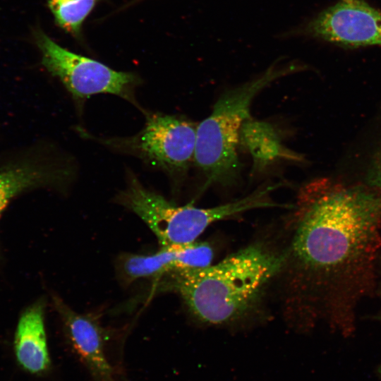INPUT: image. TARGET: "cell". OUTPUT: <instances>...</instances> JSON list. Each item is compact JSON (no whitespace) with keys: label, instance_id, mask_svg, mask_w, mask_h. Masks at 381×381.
I'll use <instances>...</instances> for the list:
<instances>
[{"label":"cell","instance_id":"1","mask_svg":"<svg viewBox=\"0 0 381 381\" xmlns=\"http://www.w3.org/2000/svg\"><path fill=\"white\" fill-rule=\"evenodd\" d=\"M292 242L318 316L343 333L375 282L381 254V191L369 183L315 180L299 193Z\"/></svg>","mask_w":381,"mask_h":381},{"label":"cell","instance_id":"2","mask_svg":"<svg viewBox=\"0 0 381 381\" xmlns=\"http://www.w3.org/2000/svg\"><path fill=\"white\" fill-rule=\"evenodd\" d=\"M284 262V256L253 244L217 264L169 273V285L198 320L229 323L253 307Z\"/></svg>","mask_w":381,"mask_h":381},{"label":"cell","instance_id":"3","mask_svg":"<svg viewBox=\"0 0 381 381\" xmlns=\"http://www.w3.org/2000/svg\"><path fill=\"white\" fill-rule=\"evenodd\" d=\"M296 64H273L256 78L225 91L211 114L197 126L194 161L205 179L203 188L230 186L239 178L241 164L237 148L243 123L251 118L257 95L274 80L297 71Z\"/></svg>","mask_w":381,"mask_h":381},{"label":"cell","instance_id":"4","mask_svg":"<svg viewBox=\"0 0 381 381\" xmlns=\"http://www.w3.org/2000/svg\"><path fill=\"white\" fill-rule=\"evenodd\" d=\"M144 113L145 123L137 134L98 140L115 151L141 159L171 178L183 176L194 160L197 126L178 116Z\"/></svg>","mask_w":381,"mask_h":381},{"label":"cell","instance_id":"5","mask_svg":"<svg viewBox=\"0 0 381 381\" xmlns=\"http://www.w3.org/2000/svg\"><path fill=\"white\" fill-rule=\"evenodd\" d=\"M42 64L58 78L77 102L96 94H111L138 107L135 87L140 79L135 73L117 71L105 64L75 54L54 42L43 32L37 33Z\"/></svg>","mask_w":381,"mask_h":381},{"label":"cell","instance_id":"6","mask_svg":"<svg viewBox=\"0 0 381 381\" xmlns=\"http://www.w3.org/2000/svg\"><path fill=\"white\" fill-rule=\"evenodd\" d=\"M305 30L314 37L341 47H381V11L362 0H338Z\"/></svg>","mask_w":381,"mask_h":381},{"label":"cell","instance_id":"7","mask_svg":"<svg viewBox=\"0 0 381 381\" xmlns=\"http://www.w3.org/2000/svg\"><path fill=\"white\" fill-rule=\"evenodd\" d=\"M67 338L76 354L97 381H116L104 352V329L91 315L80 314L53 296Z\"/></svg>","mask_w":381,"mask_h":381},{"label":"cell","instance_id":"8","mask_svg":"<svg viewBox=\"0 0 381 381\" xmlns=\"http://www.w3.org/2000/svg\"><path fill=\"white\" fill-rule=\"evenodd\" d=\"M75 176L70 159L61 162H30L0 169V217L10 201L30 188L52 186L66 188Z\"/></svg>","mask_w":381,"mask_h":381},{"label":"cell","instance_id":"9","mask_svg":"<svg viewBox=\"0 0 381 381\" xmlns=\"http://www.w3.org/2000/svg\"><path fill=\"white\" fill-rule=\"evenodd\" d=\"M43 299L35 301L21 313L14 336V351L17 361L26 371L39 374L50 366L44 327Z\"/></svg>","mask_w":381,"mask_h":381},{"label":"cell","instance_id":"10","mask_svg":"<svg viewBox=\"0 0 381 381\" xmlns=\"http://www.w3.org/2000/svg\"><path fill=\"white\" fill-rule=\"evenodd\" d=\"M240 144L251 155L255 171H262L279 160L302 162L303 159L301 155L282 144L272 125L252 118L242 125Z\"/></svg>","mask_w":381,"mask_h":381},{"label":"cell","instance_id":"11","mask_svg":"<svg viewBox=\"0 0 381 381\" xmlns=\"http://www.w3.org/2000/svg\"><path fill=\"white\" fill-rule=\"evenodd\" d=\"M116 265L119 276L126 284L141 278L161 277L179 270V246L162 248L151 255L124 254Z\"/></svg>","mask_w":381,"mask_h":381},{"label":"cell","instance_id":"12","mask_svg":"<svg viewBox=\"0 0 381 381\" xmlns=\"http://www.w3.org/2000/svg\"><path fill=\"white\" fill-rule=\"evenodd\" d=\"M56 23L66 32L78 37L85 19L97 0H47Z\"/></svg>","mask_w":381,"mask_h":381},{"label":"cell","instance_id":"13","mask_svg":"<svg viewBox=\"0 0 381 381\" xmlns=\"http://www.w3.org/2000/svg\"><path fill=\"white\" fill-rule=\"evenodd\" d=\"M367 183L381 191V150L376 154L371 164Z\"/></svg>","mask_w":381,"mask_h":381},{"label":"cell","instance_id":"14","mask_svg":"<svg viewBox=\"0 0 381 381\" xmlns=\"http://www.w3.org/2000/svg\"><path fill=\"white\" fill-rule=\"evenodd\" d=\"M378 371H379L380 373H381V364H380V365L379 366V370H378Z\"/></svg>","mask_w":381,"mask_h":381}]
</instances>
